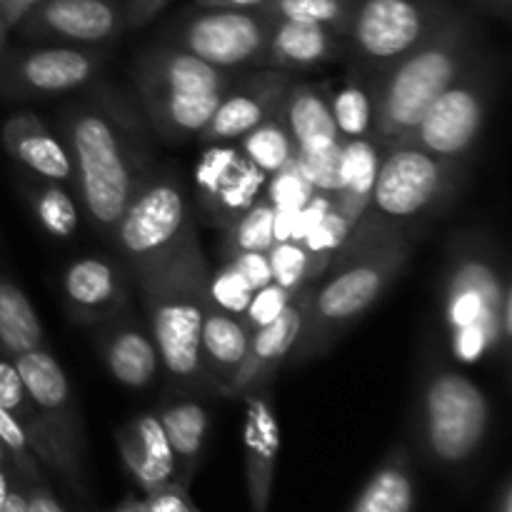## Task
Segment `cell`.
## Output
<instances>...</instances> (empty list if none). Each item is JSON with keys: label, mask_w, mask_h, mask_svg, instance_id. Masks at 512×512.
<instances>
[{"label": "cell", "mask_w": 512, "mask_h": 512, "mask_svg": "<svg viewBox=\"0 0 512 512\" xmlns=\"http://www.w3.org/2000/svg\"><path fill=\"white\" fill-rule=\"evenodd\" d=\"M58 135L73 160L83 215L110 240L130 198L155 168L148 123L133 100L95 80L83 98L60 110Z\"/></svg>", "instance_id": "6da1fadb"}, {"label": "cell", "mask_w": 512, "mask_h": 512, "mask_svg": "<svg viewBox=\"0 0 512 512\" xmlns=\"http://www.w3.org/2000/svg\"><path fill=\"white\" fill-rule=\"evenodd\" d=\"M383 150L368 208L345 235L328 268L393 240H415L458 200L468 180L470 160L438 158L410 143Z\"/></svg>", "instance_id": "7a4b0ae2"}, {"label": "cell", "mask_w": 512, "mask_h": 512, "mask_svg": "<svg viewBox=\"0 0 512 512\" xmlns=\"http://www.w3.org/2000/svg\"><path fill=\"white\" fill-rule=\"evenodd\" d=\"M443 325L458 363L488 358L508 363L512 340V283L493 235L460 230L450 240L443 270Z\"/></svg>", "instance_id": "3957f363"}, {"label": "cell", "mask_w": 512, "mask_h": 512, "mask_svg": "<svg viewBox=\"0 0 512 512\" xmlns=\"http://www.w3.org/2000/svg\"><path fill=\"white\" fill-rule=\"evenodd\" d=\"M478 53L473 20L455 10L428 40L375 78L373 138L383 148L403 145L433 100Z\"/></svg>", "instance_id": "277c9868"}, {"label": "cell", "mask_w": 512, "mask_h": 512, "mask_svg": "<svg viewBox=\"0 0 512 512\" xmlns=\"http://www.w3.org/2000/svg\"><path fill=\"white\" fill-rule=\"evenodd\" d=\"M210 273L198 238L153 278L135 285L163 373L183 390H210L200 368V328L210 295Z\"/></svg>", "instance_id": "5b68a950"}, {"label": "cell", "mask_w": 512, "mask_h": 512, "mask_svg": "<svg viewBox=\"0 0 512 512\" xmlns=\"http://www.w3.org/2000/svg\"><path fill=\"white\" fill-rule=\"evenodd\" d=\"M410 253L413 240H393L330 268L328 280L310 290L303 330L288 360L305 365L323 358L373 305L380 303L405 270Z\"/></svg>", "instance_id": "8992f818"}, {"label": "cell", "mask_w": 512, "mask_h": 512, "mask_svg": "<svg viewBox=\"0 0 512 512\" xmlns=\"http://www.w3.org/2000/svg\"><path fill=\"white\" fill-rule=\"evenodd\" d=\"M110 240L133 285L153 278L180 250L198 240L188 190L173 168L150 170Z\"/></svg>", "instance_id": "52a82bcc"}, {"label": "cell", "mask_w": 512, "mask_h": 512, "mask_svg": "<svg viewBox=\"0 0 512 512\" xmlns=\"http://www.w3.org/2000/svg\"><path fill=\"white\" fill-rule=\"evenodd\" d=\"M415 405L425 448L440 463H465L488 438L493 423L490 398L453 365L433 363L425 370Z\"/></svg>", "instance_id": "ba28073f"}, {"label": "cell", "mask_w": 512, "mask_h": 512, "mask_svg": "<svg viewBox=\"0 0 512 512\" xmlns=\"http://www.w3.org/2000/svg\"><path fill=\"white\" fill-rule=\"evenodd\" d=\"M495 78L493 58L480 50L433 100L405 143L418 145L438 158L470 160L493 108Z\"/></svg>", "instance_id": "9c48e42d"}, {"label": "cell", "mask_w": 512, "mask_h": 512, "mask_svg": "<svg viewBox=\"0 0 512 512\" xmlns=\"http://www.w3.org/2000/svg\"><path fill=\"white\" fill-rule=\"evenodd\" d=\"M453 13L450 0H358L345 33L348 53L358 68L380 75Z\"/></svg>", "instance_id": "30bf717a"}, {"label": "cell", "mask_w": 512, "mask_h": 512, "mask_svg": "<svg viewBox=\"0 0 512 512\" xmlns=\"http://www.w3.org/2000/svg\"><path fill=\"white\" fill-rule=\"evenodd\" d=\"M105 60L98 45L38 43L8 50L0 63V98L45 100L75 93L100 78Z\"/></svg>", "instance_id": "8fae6325"}, {"label": "cell", "mask_w": 512, "mask_h": 512, "mask_svg": "<svg viewBox=\"0 0 512 512\" xmlns=\"http://www.w3.org/2000/svg\"><path fill=\"white\" fill-rule=\"evenodd\" d=\"M165 43L223 70L268 65L270 23L258 10L195 8L165 33Z\"/></svg>", "instance_id": "7c38bea8"}, {"label": "cell", "mask_w": 512, "mask_h": 512, "mask_svg": "<svg viewBox=\"0 0 512 512\" xmlns=\"http://www.w3.org/2000/svg\"><path fill=\"white\" fill-rule=\"evenodd\" d=\"M280 115L288 123L295 148H298L295 165L300 175L320 193H328L333 198L343 138L335 125L330 95L325 93L323 85L293 80L285 90Z\"/></svg>", "instance_id": "4fadbf2b"}, {"label": "cell", "mask_w": 512, "mask_h": 512, "mask_svg": "<svg viewBox=\"0 0 512 512\" xmlns=\"http://www.w3.org/2000/svg\"><path fill=\"white\" fill-rule=\"evenodd\" d=\"M265 175L238 143H213L195 168V203L210 225L228 230L263 190Z\"/></svg>", "instance_id": "5bb4252c"}, {"label": "cell", "mask_w": 512, "mask_h": 512, "mask_svg": "<svg viewBox=\"0 0 512 512\" xmlns=\"http://www.w3.org/2000/svg\"><path fill=\"white\" fill-rule=\"evenodd\" d=\"M30 43L100 45L125 33L123 0H38L15 25Z\"/></svg>", "instance_id": "9a60e30c"}, {"label": "cell", "mask_w": 512, "mask_h": 512, "mask_svg": "<svg viewBox=\"0 0 512 512\" xmlns=\"http://www.w3.org/2000/svg\"><path fill=\"white\" fill-rule=\"evenodd\" d=\"M13 363L30 398L48 423L60 453L78 470V455L83 448V415H80V400L63 365L58 363L48 345L15 355Z\"/></svg>", "instance_id": "2e32d148"}, {"label": "cell", "mask_w": 512, "mask_h": 512, "mask_svg": "<svg viewBox=\"0 0 512 512\" xmlns=\"http://www.w3.org/2000/svg\"><path fill=\"white\" fill-rule=\"evenodd\" d=\"M65 308L80 325L98 328L105 320L133 308V280L120 260L105 255H80L60 275Z\"/></svg>", "instance_id": "e0dca14e"}, {"label": "cell", "mask_w": 512, "mask_h": 512, "mask_svg": "<svg viewBox=\"0 0 512 512\" xmlns=\"http://www.w3.org/2000/svg\"><path fill=\"white\" fill-rule=\"evenodd\" d=\"M290 83H293V73L275 68L235 78L225 88L213 118L200 130L198 140L208 145L238 143L255 125L278 113Z\"/></svg>", "instance_id": "ac0fdd59"}, {"label": "cell", "mask_w": 512, "mask_h": 512, "mask_svg": "<svg viewBox=\"0 0 512 512\" xmlns=\"http://www.w3.org/2000/svg\"><path fill=\"white\" fill-rule=\"evenodd\" d=\"M310 290H313V283L303 285L293 295V300L285 305L278 318H273L268 325L250 333L248 353H245L243 365H240L238 375H235L233 385H230L228 398H243V395L255 393V390H265L273 385L280 365L290 358V353H293L295 343L300 338Z\"/></svg>", "instance_id": "d6986e66"}, {"label": "cell", "mask_w": 512, "mask_h": 512, "mask_svg": "<svg viewBox=\"0 0 512 512\" xmlns=\"http://www.w3.org/2000/svg\"><path fill=\"white\" fill-rule=\"evenodd\" d=\"M95 345L108 373L123 388L145 390L163 375V363L148 320L133 313V308L98 325Z\"/></svg>", "instance_id": "ffe728a7"}, {"label": "cell", "mask_w": 512, "mask_h": 512, "mask_svg": "<svg viewBox=\"0 0 512 512\" xmlns=\"http://www.w3.org/2000/svg\"><path fill=\"white\" fill-rule=\"evenodd\" d=\"M235 80L233 70H223L195 58L188 50L160 40L138 55L133 65L135 88H165L183 93H225Z\"/></svg>", "instance_id": "44dd1931"}, {"label": "cell", "mask_w": 512, "mask_h": 512, "mask_svg": "<svg viewBox=\"0 0 512 512\" xmlns=\"http://www.w3.org/2000/svg\"><path fill=\"white\" fill-rule=\"evenodd\" d=\"M0 143L10 160L35 178L53 180L75 188V170L68 148L40 115L13 113L0 128Z\"/></svg>", "instance_id": "7402d4cb"}, {"label": "cell", "mask_w": 512, "mask_h": 512, "mask_svg": "<svg viewBox=\"0 0 512 512\" xmlns=\"http://www.w3.org/2000/svg\"><path fill=\"white\" fill-rule=\"evenodd\" d=\"M250 328L243 315L220 308L208 295L200 328V368H203L208 388L228 398V390L248 353Z\"/></svg>", "instance_id": "603a6c76"}, {"label": "cell", "mask_w": 512, "mask_h": 512, "mask_svg": "<svg viewBox=\"0 0 512 512\" xmlns=\"http://www.w3.org/2000/svg\"><path fill=\"white\" fill-rule=\"evenodd\" d=\"M245 403V470H248L250 500L255 512H265L275 460L280 448V425L270 388L243 395Z\"/></svg>", "instance_id": "cb8c5ba5"}, {"label": "cell", "mask_w": 512, "mask_h": 512, "mask_svg": "<svg viewBox=\"0 0 512 512\" xmlns=\"http://www.w3.org/2000/svg\"><path fill=\"white\" fill-rule=\"evenodd\" d=\"M223 93H183L165 88H135V105L145 123L165 140L198 138L218 108Z\"/></svg>", "instance_id": "d4e9b609"}, {"label": "cell", "mask_w": 512, "mask_h": 512, "mask_svg": "<svg viewBox=\"0 0 512 512\" xmlns=\"http://www.w3.org/2000/svg\"><path fill=\"white\" fill-rule=\"evenodd\" d=\"M348 53L345 35L315 23L278 20L270 23L268 65L275 70H310L340 60Z\"/></svg>", "instance_id": "484cf974"}, {"label": "cell", "mask_w": 512, "mask_h": 512, "mask_svg": "<svg viewBox=\"0 0 512 512\" xmlns=\"http://www.w3.org/2000/svg\"><path fill=\"white\" fill-rule=\"evenodd\" d=\"M115 440L125 465L148 493L160 485L178 483L173 450L158 413H140L130 418L123 428H118Z\"/></svg>", "instance_id": "4316f807"}, {"label": "cell", "mask_w": 512, "mask_h": 512, "mask_svg": "<svg viewBox=\"0 0 512 512\" xmlns=\"http://www.w3.org/2000/svg\"><path fill=\"white\" fill-rule=\"evenodd\" d=\"M380 148L383 145L375 138L343 140L338 160V183H335V193L330 198V208L348 225V233L358 223L363 210L368 208L375 175H378Z\"/></svg>", "instance_id": "83f0119b"}, {"label": "cell", "mask_w": 512, "mask_h": 512, "mask_svg": "<svg viewBox=\"0 0 512 512\" xmlns=\"http://www.w3.org/2000/svg\"><path fill=\"white\" fill-rule=\"evenodd\" d=\"M0 408H5L15 420H18L35 458L43 460L45 465H50V468L58 470V473L75 475V468L68 463V458L60 453L48 423H45V418L40 415L33 398H30L28 388H25L13 358H8L5 353H0Z\"/></svg>", "instance_id": "f1b7e54d"}, {"label": "cell", "mask_w": 512, "mask_h": 512, "mask_svg": "<svg viewBox=\"0 0 512 512\" xmlns=\"http://www.w3.org/2000/svg\"><path fill=\"white\" fill-rule=\"evenodd\" d=\"M158 418L163 423L165 435H168L170 450L175 458V480L178 485H188L193 478L198 460L203 455L205 435H208V410L198 398L190 395H175V398L163 400L158 410Z\"/></svg>", "instance_id": "f546056e"}, {"label": "cell", "mask_w": 512, "mask_h": 512, "mask_svg": "<svg viewBox=\"0 0 512 512\" xmlns=\"http://www.w3.org/2000/svg\"><path fill=\"white\" fill-rule=\"evenodd\" d=\"M20 195H23L25 205L33 213L35 223L55 240H70L75 238L83 220V208H80V198L75 188L63 183H53V180L35 178V175L23 173L18 180Z\"/></svg>", "instance_id": "4dcf8cb0"}, {"label": "cell", "mask_w": 512, "mask_h": 512, "mask_svg": "<svg viewBox=\"0 0 512 512\" xmlns=\"http://www.w3.org/2000/svg\"><path fill=\"white\" fill-rule=\"evenodd\" d=\"M43 345H48V338L33 303L25 290L0 270V350L8 358H15Z\"/></svg>", "instance_id": "1f68e13d"}, {"label": "cell", "mask_w": 512, "mask_h": 512, "mask_svg": "<svg viewBox=\"0 0 512 512\" xmlns=\"http://www.w3.org/2000/svg\"><path fill=\"white\" fill-rule=\"evenodd\" d=\"M375 78L378 75L353 65V70L345 73L343 83L330 95V108L343 140L373 138Z\"/></svg>", "instance_id": "d6a6232c"}, {"label": "cell", "mask_w": 512, "mask_h": 512, "mask_svg": "<svg viewBox=\"0 0 512 512\" xmlns=\"http://www.w3.org/2000/svg\"><path fill=\"white\" fill-rule=\"evenodd\" d=\"M238 148L263 175L283 173L290 165H295V158H298V148L280 110L245 133L238 140Z\"/></svg>", "instance_id": "836d02e7"}, {"label": "cell", "mask_w": 512, "mask_h": 512, "mask_svg": "<svg viewBox=\"0 0 512 512\" xmlns=\"http://www.w3.org/2000/svg\"><path fill=\"white\" fill-rule=\"evenodd\" d=\"M410 508H413V478H410L408 460L398 448L370 478L353 512H410Z\"/></svg>", "instance_id": "e575fe53"}, {"label": "cell", "mask_w": 512, "mask_h": 512, "mask_svg": "<svg viewBox=\"0 0 512 512\" xmlns=\"http://www.w3.org/2000/svg\"><path fill=\"white\" fill-rule=\"evenodd\" d=\"M358 0H265L258 10L268 23L293 20V23H315L333 28L335 33H348L350 18Z\"/></svg>", "instance_id": "d590c367"}, {"label": "cell", "mask_w": 512, "mask_h": 512, "mask_svg": "<svg viewBox=\"0 0 512 512\" xmlns=\"http://www.w3.org/2000/svg\"><path fill=\"white\" fill-rule=\"evenodd\" d=\"M225 260L238 258L245 253H268L275 238V205L270 200L258 198L228 230H225Z\"/></svg>", "instance_id": "8d00e7d4"}, {"label": "cell", "mask_w": 512, "mask_h": 512, "mask_svg": "<svg viewBox=\"0 0 512 512\" xmlns=\"http://www.w3.org/2000/svg\"><path fill=\"white\" fill-rule=\"evenodd\" d=\"M273 280L283 285L290 293H298L303 285L310 283V255L300 243H275L268 250Z\"/></svg>", "instance_id": "74e56055"}, {"label": "cell", "mask_w": 512, "mask_h": 512, "mask_svg": "<svg viewBox=\"0 0 512 512\" xmlns=\"http://www.w3.org/2000/svg\"><path fill=\"white\" fill-rule=\"evenodd\" d=\"M0 443H3L5 453H8L13 470H18L25 478L38 480L40 470L38 463H35L38 458H35L33 450H30L28 438H25L20 423L5 408H0Z\"/></svg>", "instance_id": "f35d334b"}, {"label": "cell", "mask_w": 512, "mask_h": 512, "mask_svg": "<svg viewBox=\"0 0 512 512\" xmlns=\"http://www.w3.org/2000/svg\"><path fill=\"white\" fill-rule=\"evenodd\" d=\"M295 293H290V290H285L283 285H278L273 280V283L263 285L260 290H255L253 298H250L248 308H245L243 313V320L245 325L250 328V333L258 328H263V325H268L270 320L278 318L280 313H283L285 305L293 300Z\"/></svg>", "instance_id": "ab89813d"}, {"label": "cell", "mask_w": 512, "mask_h": 512, "mask_svg": "<svg viewBox=\"0 0 512 512\" xmlns=\"http://www.w3.org/2000/svg\"><path fill=\"white\" fill-rule=\"evenodd\" d=\"M143 505L145 512H195L188 495H185V488L178 483H168L150 490L148 500Z\"/></svg>", "instance_id": "60d3db41"}, {"label": "cell", "mask_w": 512, "mask_h": 512, "mask_svg": "<svg viewBox=\"0 0 512 512\" xmlns=\"http://www.w3.org/2000/svg\"><path fill=\"white\" fill-rule=\"evenodd\" d=\"M170 0H123L125 5V30H138L148 25Z\"/></svg>", "instance_id": "b9f144b4"}, {"label": "cell", "mask_w": 512, "mask_h": 512, "mask_svg": "<svg viewBox=\"0 0 512 512\" xmlns=\"http://www.w3.org/2000/svg\"><path fill=\"white\" fill-rule=\"evenodd\" d=\"M35 3H38V0H0V20L8 25L10 33H13L15 25L28 15V10L33 8Z\"/></svg>", "instance_id": "7bdbcfd3"}, {"label": "cell", "mask_w": 512, "mask_h": 512, "mask_svg": "<svg viewBox=\"0 0 512 512\" xmlns=\"http://www.w3.org/2000/svg\"><path fill=\"white\" fill-rule=\"evenodd\" d=\"M25 500H28V512H63L58 500L50 493H45L43 488H33L30 485V490L25 493Z\"/></svg>", "instance_id": "ee69618b"}, {"label": "cell", "mask_w": 512, "mask_h": 512, "mask_svg": "<svg viewBox=\"0 0 512 512\" xmlns=\"http://www.w3.org/2000/svg\"><path fill=\"white\" fill-rule=\"evenodd\" d=\"M265 0H195V8H230V10H255Z\"/></svg>", "instance_id": "f6af8a7d"}, {"label": "cell", "mask_w": 512, "mask_h": 512, "mask_svg": "<svg viewBox=\"0 0 512 512\" xmlns=\"http://www.w3.org/2000/svg\"><path fill=\"white\" fill-rule=\"evenodd\" d=\"M3 512H28V500L20 488H10L8 500H5Z\"/></svg>", "instance_id": "bcb514c9"}, {"label": "cell", "mask_w": 512, "mask_h": 512, "mask_svg": "<svg viewBox=\"0 0 512 512\" xmlns=\"http://www.w3.org/2000/svg\"><path fill=\"white\" fill-rule=\"evenodd\" d=\"M475 3L483 10H488V13L498 15V18H508L512 8V0H475Z\"/></svg>", "instance_id": "7dc6e473"}, {"label": "cell", "mask_w": 512, "mask_h": 512, "mask_svg": "<svg viewBox=\"0 0 512 512\" xmlns=\"http://www.w3.org/2000/svg\"><path fill=\"white\" fill-rule=\"evenodd\" d=\"M8 493H10L8 473H5V468H0V512H3V505H5V500H8Z\"/></svg>", "instance_id": "c3c4849f"}, {"label": "cell", "mask_w": 512, "mask_h": 512, "mask_svg": "<svg viewBox=\"0 0 512 512\" xmlns=\"http://www.w3.org/2000/svg\"><path fill=\"white\" fill-rule=\"evenodd\" d=\"M8 35H10L8 25H5L3 20H0V63H3L5 53H8Z\"/></svg>", "instance_id": "681fc988"}, {"label": "cell", "mask_w": 512, "mask_h": 512, "mask_svg": "<svg viewBox=\"0 0 512 512\" xmlns=\"http://www.w3.org/2000/svg\"><path fill=\"white\" fill-rule=\"evenodd\" d=\"M120 512H145V505L143 503H130V505H125V508Z\"/></svg>", "instance_id": "f907efd6"}, {"label": "cell", "mask_w": 512, "mask_h": 512, "mask_svg": "<svg viewBox=\"0 0 512 512\" xmlns=\"http://www.w3.org/2000/svg\"><path fill=\"white\" fill-rule=\"evenodd\" d=\"M8 465H10V458H8V453H5L3 443H0V468H8Z\"/></svg>", "instance_id": "816d5d0a"}, {"label": "cell", "mask_w": 512, "mask_h": 512, "mask_svg": "<svg viewBox=\"0 0 512 512\" xmlns=\"http://www.w3.org/2000/svg\"><path fill=\"white\" fill-rule=\"evenodd\" d=\"M0 353H3V350H0Z\"/></svg>", "instance_id": "f5cc1de1"}]
</instances>
